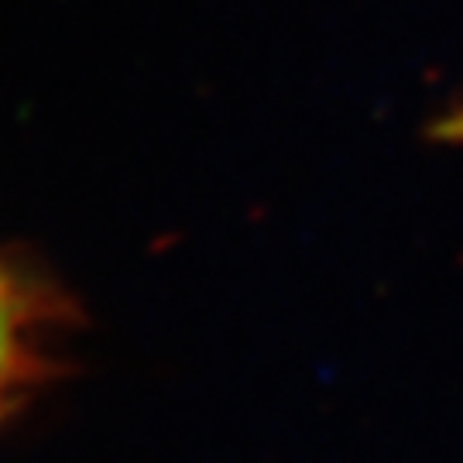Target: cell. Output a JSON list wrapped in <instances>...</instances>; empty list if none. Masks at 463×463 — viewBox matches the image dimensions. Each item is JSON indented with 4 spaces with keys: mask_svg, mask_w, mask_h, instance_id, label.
<instances>
[{
    "mask_svg": "<svg viewBox=\"0 0 463 463\" xmlns=\"http://www.w3.org/2000/svg\"><path fill=\"white\" fill-rule=\"evenodd\" d=\"M430 134L436 141H449V145H463V103L449 107L443 117L432 120Z\"/></svg>",
    "mask_w": 463,
    "mask_h": 463,
    "instance_id": "7a4b0ae2",
    "label": "cell"
},
{
    "mask_svg": "<svg viewBox=\"0 0 463 463\" xmlns=\"http://www.w3.org/2000/svg\"><path fill=\"white\" fill-rule=\"evenodd\" d=\"M66 319V298L38 268L0 258V426L49 381Z\"/></svg>",
    "mask_w": 463,
    "mask_h": 463,
    "instance_id": "6da1fadb",
    "label": "cell"
}]
</instances>
